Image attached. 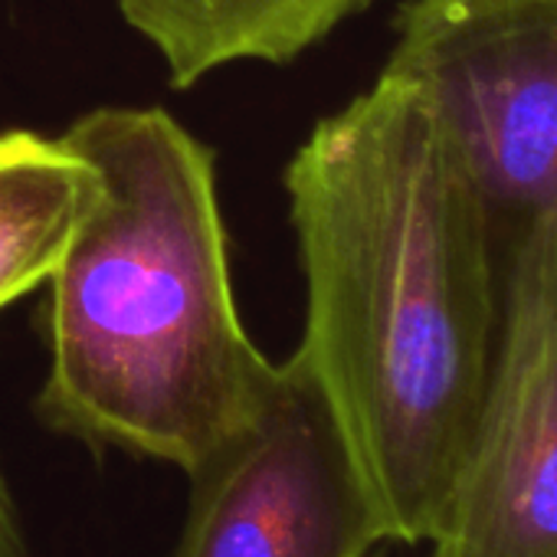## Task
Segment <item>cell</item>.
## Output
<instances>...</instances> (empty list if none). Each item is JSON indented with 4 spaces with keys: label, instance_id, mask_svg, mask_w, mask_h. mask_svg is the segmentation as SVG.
Instances as JSON below:
<instances>
[{
    "label": "cell",
    "instance_id": "8992f818",
    "mask_svg": "<svg viewBox=\"0 0 557 557\" xmlns=\"http://www.w3.org/2000/svg\"><path fill=\"white\" fill-rule=\"evenodd\" d=\"M374 0H119L177 89L239 63H289Z\"/></svg>",
    "mask_w": 557,
    "mask_h": 557
},
{
    "label": "cell",
    "instance_id": "3957f363",
    "mask_svg": "<svg viewBox=\"0 0 557 557\" xmlns=\"http://www.w3.org/2000/svg\"><path fill=\"white\" fill-rule=\"evenodd\" d=\"M384 73L413 83L505 249L557 216V0H407Z\"/></svg>",
    "mask_w": 557,
    "mask_h": 557
},
{
    "label": "cell",
    "instance_id": "6da1fadb",
    "mask_svg": "<svg viewBox=\"0 0 557 557\" xmlns=\"http://www.w3.org/2000/svg\"><path fill=\"white\" fill-rule=\"evenodd\" d=\"M309 358L397 544H433L495 358L508 252L423 92L391 73L286 171Z\"/></svg>",
    "mask_w": 557,
    "mask_h": 557
},
{
    "label": "cell",
    "instance_id": "52a82bcc",
    "mask_svg": "<svg viewBox=\"0 0 557 557\" xmlns=\"http://www.w3.org/2000/svg\"><path fill=\"white\" fill-rule=\"evenodd\" d=\"M96 171L37 132H0V309L50 278Z\"/></svg>",
    "mask_w": 557,
    "mask_h": 557
},
{
    "label": "cell",
    "instance_id": "5b68a950",
    "mask_svg": "<svg viewBox=\"0 0 557 557\" xmlns=\"http://www.w3.org/2000/svg\"><path fill=\"white\" fill-rule=\"evenodd\" d=\"M430 557H557V216L508 252L485 397Z\"/></svg>",
    "mask_w": 557,
    "mask_h": 557
},
{
    "label": "cell",
    "instance_id": "ba28073f",
    "mask_svg": "<svg viewBox=\"0 0 557 557\" xmlns=\"http://www.w3.org/2000/svg\"><path fill=\"white\" fill-rule=\"evenodd\" d=\"M0 557H30L24 524H21V511H17V502L8 488L4 472H0Z\"/></svg>",
    "mask_w": 557,
    "mask_h": 557
},
{
    "label": "cell",
    "instance_id": "7a4b0ae2",
    "mask_svg": "<svg viewBox=\"0 0 557 557\" xmlns=\"http://www.w3.org/2000/svg\"><path fill=\"white\" fill-rule=\"evenodd\" d=\"M96 187L53 272L40 417L194 475L259 410L269 364L233 306L210 151L161 109L60 135Z\"/></svg>",
    "mask_w": 557,
    "mask_h": 557
},
{
    "label": "cell",
    "instance_id": "277c9868",
    "mask_svg": "<svg viewBox=\"0 0 557 557\" xmlns=\"http://www.w3.org/2000/svg\"><path fill=\"white\" fill-rule=\"evenodd\" d=\"M190 482L174 557H368L387 541L302 351L275 364L256 417Z\"/></svg>",
    "mask_w": 557,
    "mask_h": 557
}]
</instances>
